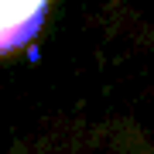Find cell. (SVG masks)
<instances>
[{"label": "cell", "instance_id": "6da1fadb", "mask_svg": "<svg viewBox=\"0 0 154 154\" xmlns=\"http://www.w3.org/2000/svg\"><path fill=\"white\" fill-rule=\"evenodd\" d=\"M51 0H0V55L17 51L41 31Z\"/></svg>", "mask_w": 154, "mask_h": 154}]
</instances>
